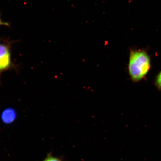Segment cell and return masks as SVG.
<instances>
[{"instance_id":"277c9868","label":"cell","mask_w":161,"mask_h":161,"mask_svg":"<svg viewBox=\"0 0 161 161\" xmlns=\"http://www.w3.org/2000/svg\"><path fill=\"white\" fill-rule=\"evenodd\" d=\"M155 85L159 90L161 91V70L156 76L154 80Z\"/></svg>"},{"instance_id":"3957f363","label":"cell","mask_w":161,"mask_h":161,"mask_svg":"<svg viewBox=\"0 0 161 161\" xmlns=\"http://www.w3.org/2000/svg\"><path fill=\"white\" fill-rule=\"evenodd\" d=\"M17 114L15 111L12 108H8L3 111L2 114L1 118L3 122L9 124L15 120Z\"/></svg>"},{"instance_id":"5b68a950","label":"cell","mask_w":161,"mask_h":161,"mask_svg":"<svg viewBox=\"0 0 161 161\" xmlns=\"http://www.w3.org/2000/svg\"><path fill=\"white\" fill-rule=\"evenodd\" d=\"M43 161H62L59 159L52 156H49Z\"/></svg>"},{"instance_id":"6da1fadb","label":"cell","mask_w":161,"mask_h":161,"mask_svg":"<svg viewBox=\"0 0 161 161\" xmlns=\"http://www.w3.org/2000/svg\"><path fill=\"white\" fill-rule=\"evenodd\" d=\"M151 68L149 56L144 50H135L130 52L128 64V72L130 79L138 82L144 79Z\"/></svg>"},{"instance_id":"7a4b0ae2","label":"cell","mask_w":161,"mask_h":161,"mask_svg":"<svg viewBox=\"0 0 161 161\" xmlns=\"http://www.w3.org/2000/svg\"><path fill=\"white\" fill-rule=\"evenodd\" d=\"M13 64L10 42L0 41V74L12 68Z\"/></svg>"},{"instance_id":"8992f818","label":"cell","mask_w":161,"mask_h":161,"mask_svg":"<svg viewBox=\"0 0 161 161\" xmlns=\"http://www.w3.org/2000/svg\"><path fill=\"white\" fill-rule=\"evenodd\" d=\"M3 25L9 27V24L8 23H7V22L3 21L1 19V14H0V26Z\"/></svg>"}]
</instances>
